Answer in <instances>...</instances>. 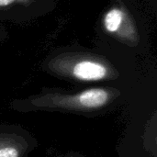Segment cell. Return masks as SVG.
<instances>
[{
    "instance_id": "1",
    "label": "cell",
    "mask_w": 157,
    "mask_h": 157,
    "mask_svg": "<svg viewBox=\"0 0 157 157\" xmlns=\"http://www.w3.org/2000/svg\"><path fill=\"white\" fill-rule=\"evenodd\" d=\"M106 74L107 70L102 64L90 61L81 62L74 68V75L81 80H100Z\"/></svg>"
},
{
    "instance_id": "2",
    "label": "cell",
    "mask_w": 157,
    "mask_h": 157,
    "mask_svg": "<svg viewBox=\"0 0 157 157\" xmlns=\"http://www.w3.org/2000/svg\"><path fill=\"white\" fill-rule=\"evenodd\" d=\"M108 100V93L100 88L89 89L79 96L80 103L86 108H98Z\"/></svg>"
},
{
    "instance_id": "3",
    "label": "cell",
    "mask_w": 157,
    "mask_h": 157,
    "mask_svg": "<svg viewBox=\"0 0 157 157\" xmlns=\"http://www.w3.org/2000/svg\"><path fill=\"white\" fill-rule=\"evenodd\" d=\"M122 12L119 9H111L107 15H106V17H105V27L106 29L110 31V32H113V31H116L121 23V20H122Z\"/></svg>"
},
{
    "instance_id": "4",
    "label": "cell",
    "mask_w": 157,
    "mask_h": 157,
    "mask_svg": "<svg viewBox=\"0 0 157 157\" xmlns=\"http://www.w3.org/2000/svg\"><path fill=\"white\" fill-rule=\"evenodd\" d=\"M0 157H18V152L13 147L0 149Z\"/></svg>"
},
{
    "instance_id": "5",
    "label": "cell",
    "mask_w": 157,
    "mask_h": 157,
    "mask_svg": "<svg viewBox=\"0 0 157 157\" xmlns=\"http://www.w3.org/2000/svg\"><path fill=\"white\" fill-rule=\"evenodd\" d=\"M10 2H8V1H6V2H0V4L1 5H6V4H9Z\"/></svg>"
}]
</instances>
